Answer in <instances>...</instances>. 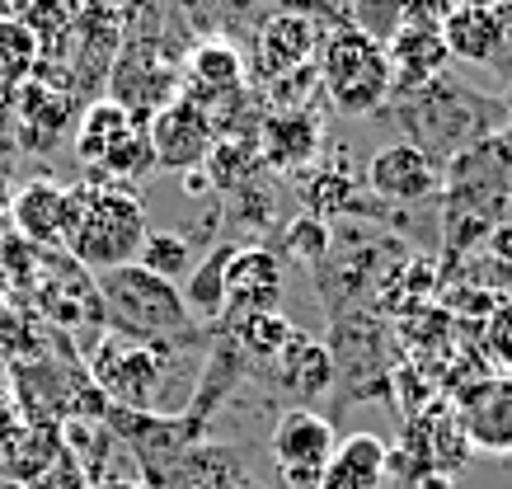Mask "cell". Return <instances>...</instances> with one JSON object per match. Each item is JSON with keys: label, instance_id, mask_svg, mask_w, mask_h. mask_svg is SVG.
Wrapping results in <instances>:
<instances>
[{"label": "cell", "instance_id": "obj_31", "mask_svg": "<svg viewBox=\"0 0 512 489\" xmlns=\"http://www.w3.org/2000/svg\"><path fill=\"white\" fill-rule=\"evenodd\" d=\"M503 109H508V118H512V90H508V99H503Z\"/></svg>", "mask_w": 512, "mask_h": 489}, {"label": "cell", "instance_id": "obj_16", "mask_svg": "<svg viewBox=\"0 0 512 489\" xmlns=\"http://www.w3.org/2000/svg\"><path fill=\"white\" fill-rule=\"evenodd\" d=\"M390 475V442L376 433H353L334 447L320 489H381Z\"/></svg>", "mask_w": 512, "mask_h": 489}, {"label": "cell", "instance_id": "obj_2", "mask_svg": "<svg viewBox=\"0 0 512 489\" xmlns=\"http://www.w3.org/2000/svg\"><path fill=\"white\" fill-rule=\"evenodd\" d=\"M94 297L104 306L109 330L118 339H132V344H184L193 325H198L188 316L179 283L141 269V264L94 273Z\"/></svg>", "mask_w": 512, "mask_h": 489}, {"label": "cell", "instance_id": "obj_4", "mask_svg": "<svg viewBox=\"0 0 512 489\" xmlns=\"http://www.w3.org/2000/svg\"><path fill=\"white\" fill-rule=\"evenodd\" d=\"M76 160L90 165L94 179H118V184H137L146 170H156V151H151V132L146 118L127 113L113 99H99L76 118Z\"/></svg>", "mask_w": 512, "mask_h": 489}, {"label": "cell", "instance_id": "obj_5", "mask_svg": "<svg viewBox=\"0 0 512 489\" xmlns=\"http://www.w3.org/2000/svg\"><path fill=\"white\" fill-rule=\"evenodd\" d=\"M334 447H339V438H334V424H329L325 414H315L311 405H292L273 424L268 457H273L287 489H320Z\"/></svg>", "mask_w": 512, "mask_h": 489}, {"label": "cell", "instance_id": "obj_8", "mask_svg": "<svg viewBox=\"0 0 512 489\" xmlns=\"http://www.w3.org/2000/svg\"><path fill=\"white\" fill-rule=\"evenodd\" d=\"M320 43H325V24L315 19V10H287L282 5L278 15H268L254 33V71L278 85L292 71L315 66Z\"/></svg>", "mask_w": 512, "mask_h": 489}, {"label": "cell", "instance_id": "obj_12", "mask_svg": "<svg viewBox=\"0 0 512 489\" xmlns=\"http://www.w3.org/2000/svg\"><path fill=\"white\" fill-rule=\"evenodd\" d=\"M442 38H447V52L456 62L503 66V52L512 48V5H498V10L456 5V10L442 19Z\"/></svg>", "mask_w": 512, "mask_h": 489}, {"label": "cell", "instance_id": "obj_21", "mask_svg": "<svg viewBox=\"0 0 512 489\" xmlns=\"http://www.w3.org/2000/svg\"><path fill=\"white\" fill-rule=\"evenodd\" d=\"M43 48L19 19H0V95H10L19 85H29L38 76Z\"/></svg>", "mask_w": 512, "mask_h": 489}, {"label": "cell", "instance_id": "obj_14", "mask_svg": "<svg viewBox=\"0 0 512 489\" xmlns=\"http://www.w3.org/2000/svg\"><path fill=\"white\" fill-rule=\"evenodd\" d=\"M447 38L442 29H428V24H404L395 38L386 43V62H390V76H395V90L390 99H404L423 90V85H433L442 76V66H447Z\"/></svg>", "mask_w": 512, "mask_h": 489}, {"label": "cell", "instance_id": "obj_3", "mask_svg": "<svg viewBox=\"0 0 512 489\" xmlns=\"http://www.w3.org/2000/svg\"><path fill=\"white\" fill-rule=\"evenodd\" d=\"M315 71H320V85H325V95L334 99V109L353 113V118L376 113L390 99V90H395L386 48L372 43L367 33H357L353 24H339V29L325 33L320 57H315Z\"/></svg>", "mask_w": 512, "mask_h": 489}, {"label": "cell", "instance_id": "obj_17", "mask_svg": "<svg viewBox=\"0 0 512 489\" xmlns=\"http://www.w3.org/2000/svg\"><path fill=\"white\" fill-rule=\"evenodd\" d=\"M273 367H278L282 391L301 395V400H315V395H325L329 386H334V353L301 330L292 334V344L282 348V358Z\"/></svg>", "mask_w": 512, "mask_h": 489}, {"label": "cell", "instance_id": "obj_20", "mask_svg": "<svg viewBox=\"0 0 512 489\" xmlns=\"http://www.w3.org/2000/svg\"><path fill=\"white\" fill-rule=\"evenodd\" d=\"M62 433L52 424H24L15 433V442L0 452L5 457V475L10 480H19V485H33L38 475H47L52 466H57V457H62Z\"/></svg>", "mask_w": 512, "mask_h": 489}, {"label": "cell", "instance_id": "obj_26", "mask_svg": "<svg viewBox=\"0 0 512 489\" xmlns=\"http://www.w3.org/2000/svg\"><path fill=\"white\" fill-rule=\"evenodd\" d=\"M282 245H287L292 254H301L306 264H315V259H325L329 254V226L320 217H296V221H287Z\"/></svg>", "mask_w": 512, "mask_h": 489}, {"label": "cell", "instance_id": "obj_28", "mask_svg": "<svg viewBox=\"0 0 512 489\" xmlns=\"http://www.w3.org/2000/svg\"><path fill=\"white\" fill-rule=\"evenodd\" d=\"M489 348H494V358L512 367V306H498L489 320Z\"/></svg>", "mask_w": 512, "mask_h": 489}, {"label": "cell", "instance_id": "obj_1", "mask_svg": "<svg viewBox=\"0 0 512 489\" xmlns=\"http://www.w3.org/2000/svg\"><path fill=\"white\" fill-rule=\"evenodd\" d=\"M151 236L146 203L132 184L118 179H80L66 189V221H62V250L85 273H109L123 264H137L141 245Z\"/></svg>", "mask_w": 512, "mask_h": 489}, {"label": "cell", "instance_id": "obj_11", "mask_svg": "<svg viewBox=\"0 0 512 489\" xmlns=\"http://www.w3.org/2000/svg\"><path fill=\"white\" fill-rule=\"evenodd\" d=\"M278 297H282V264L273 250H259V245H240L231 259V273H226V311L221 320H240L249 316H268L278 311Z\"/></svg>", "mask_w": 512, "mask_h": 489}, {"label": "cell", "instance_id": "obj_24", "mask_svg": "<svg viewBox=\"0 0 512 489\" xmlns=\"http://www.w3.org/2000/svg\"><path fill=\"white\" fill-rule=\"evenodd\" d=\"M137 264L160 273V278H170V283H179V278H188V269H193V250H188V240L179 236V231H151L137 254Z\"/></svg>", "mask_w": 512, "mask_h": 489}, {"label": "cell", "instance_id": "obj_19", "mask_svg": "<svg viewBox=\"0 0 512 489\" xmlns=\"http://www.w3.org/2000/svg\"><path fill=\"white\" fill-rule=\"evenodd\" d=\"M235 250H240V245H212V250L188 269L184 301H188V316L193 320H221V311H226V273H231Z\"/></svg>", "mask_w": 512, "mask_h": 489}, {"label": "cell", "instance_id": "obj_29", "mask_svg": "<svg viewBox=\"0 0 512 489\" xmlns=\"http://www.w3.org/2000/svg\"><path fill=\"white\" fill-rule=\"evenodd\" d=\"M33 489H85V480H80V466H71V457H57V466L38 475Z\"/></svg>", "mask_w": 512, "mask_h": 489}, {"label": "cell", "instance_id": "obj_32", "mask_svg": "<svg viewBox=\"0 0 512 489\" xmlns=\"http://www.w3.org/2000/svg\"><path fill=\"white\" fill-rule=\"evenodd\" d=\"M508 5H512V0H508Z\"/></svg>", "mask_w": 512, "mask_h": 489}, {"label": "cell", "instance_id": "obj_22", "mask_svg": "<svg viewBox=\"0 0 512 489\" xmlns=\"http://www.w3.org/2000/svg\"><path fill=\"white\" fill-rule=\"evenodd\" d=\"M19 24L38 38L43 57H52V52H57V43L76 33L80 5H76V0H29V5L19 10Z\"/></svg>", "mask_w": 512, "mask_h": 489}, {"label": "cell", "instance_id": "obj_27", "mask_svg": "<svg viewBox=\"0 0 512 489\" xmlns=\"http://www.w3.org/2000/svg\"><path fill=\"white\" fill-rule=\"evenodd\" d=\"M456 10V0H404V24H428L442 29V19Z\"/></svg>", "mask_w": 512, "mask_h": 489}, {"label": "cell", "instance_id": "obj_30", "mask_svg": "<svg viewBox=\"0 0 512 489\" xmlns=\"http://www.w3.org/2000/svg\"><path fill=\"white\" fill-rule=\"evenodd\" d=\"M456 5H470V10H498V5H508V0H456Z\"/></svg>", "mask_w": 512, "mask_h": 489}, {"label": "cell", "instance_id": "obj_13", "mask_svg": "<svg viewBox=\"0 0 512 489\" xmlns=\"http://www.w3.org/2000/svg\"><path fill=\"white\" fill-rule=\"evenodd\" d=\"M15 109H19V137H24V146H33V151H52L80 118L71 95H66L57 80H43V76H33L29 85H19Z\"/></svg>", "mask_w": 512, "mask_h": 489}, {"label": "cell", "instance_id": "obj_7", "mask_svg": "<svg viewBox=\"0 0 512 489\" xmlns=\"http://www.w3.org/2000/svg\"><path fill=\"white\" fill-rule=\"evenodd\" d=\"M146 132H151V151H156L160 170H202L212 151H217V127H212V113L193 104L188 95H174L165 109H156L146 118Z\"/></svg>", "mask_w": 512, "mask_h": 489}, {"label": "cell", "instance_id": "obj_6", "mask_svg": "<svg viewBox=\"0 0 512 489\" xmlns=\"http://www.w3.org/2000/svg\"><path fill=\"white\" fill-rule=\"evenodd\" d=\"M179 344H132V339H113L99 348L94 358V377L99 386L127 405V410H156L160 386L170 377V353Z\"/></svg>", "mask_w": 512, "mask_h": 489}, {"label": "cell", "instance_id": "obj_23", "mask_svg": "<svg viewBox=\"0 0 512 489\" xmlns=\"http://www.w3.org/2000/svg\"><path fill=\"white\" fill-rule=\"evenodd\" d=\"M235 334H240V344H245V353H254V358H264V363H278L282 348L292 344L296 325L282 311H268V316H249L235 325Z\"/></svg>", "mask_w": 512, "mask_h": 489}, {"label": "cell", "instance_id": "obj_18", "mask_svg": "<svg viewBox=\"0 0 512 489\" xmlns=\"http://www.w3.org/2000/svg\"><path fill=\"white\" fill-rule=\"evenodd\" d=\"M62 221H66V184L57 179H33L15 198V226L19 236L33 245H62Z\"/></svg>", "mask_w": 512, "mask_h": 489}, {"label": "cell", "instance_id": "obj_15", "mask_svg": "<svg viewBox=\"0 0 512 489\" xmlns=\"http://www.w3.org/2000/svg\"><path fill=\"white\" fill-rule=\"evenodd\" d=\"M245 90V62H240V52L231 43H198L193 48V62H188V80L179 95H188L193 104H226V99H240Z\"/></svg>", "mask_w": 512, "mask_h": 489}, {"label": "cell", "instance_id": "obj_25", "mask_svg": "<svg viewBox=\"0 0 512 489\" xmlns=\"http://www.w3.org/2000/svg\"><path fill=\"white\" fill-rule=\"evenodd\" d=\"M348 24L386 48L404 29V0H348Z\"/></svg>", "mask_w": 512, "mask_h": 489}, {"label": "cell", "instance_id": "obj_9", "mask_svg": "<svg viewBox=\"0 0 512 489\" xmlns=\"http://www.w3.org/2000/svg\"><path fill=\"white\" fill-rule=\"evenodd\" d=\"M442 174H447V165L433 151H423L414 142H395V146H381L372 156L367 189L376 198H386V203H419V198L442 189Z\"/></svg>", "mask_w": 512, "mask_h": 489}, {"label": "cell", "instance_id": "obj_10", "mask_svg": "<svg viewBox=\"0 0 512 489\" xmlns=\"http://www.w3.org/2000/svg\"><path fill=\"white\" fill-rule=\"evenodd\" d=\"M461 433L484 457H512V372L475 381L461 395Z\"/></svg>", "mask_w": 512, "mask_h": 489}]
</instances>
